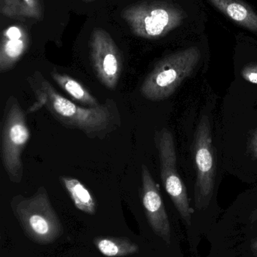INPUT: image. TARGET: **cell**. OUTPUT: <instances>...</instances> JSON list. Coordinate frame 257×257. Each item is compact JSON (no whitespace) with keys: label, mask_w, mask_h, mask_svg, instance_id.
<instances>
[{"label":"cell","mask_w":257,"mask_h":257,"mask_svg":"<svg viewBox=\"0 0 257 257\" xmlns=\"http://www.w3.org/2000/svg\"><path fill=\"white\" fill-rule=\"evenodd\" d=\"M27 81L36 97L27 113L43 107L60 124L79 130L92 139L102 140L122 125L120 111L114 99H107L97 108H89L62 96L41 72H35Z\"/></svg>","instance_id":"obj_1"},{"label":"cell","mask_w":257,"mask_h":257,"mask_svg":"<svg viewBox=\"0 0 257 257\" xmlns=\"http://www.w3.org/2000/svg\"><path fill=\"white\" fill-rule=\"evenodd\" d=\"M10 205L24 235L30 241L48 245L63 235V224L45 187H39L30 197L14 196Z\"/></svg>","instance_id":"obj_2"},{"label":"cell","mask_w":257,"mask_h":257,"mask_svg":"<svg viewBox=\"0 0 257 257\" xmlns=\"http://www.w3.org/2000/svg\"><path fill=\"white\" fill-rule=\"evenodd\" d=\"M201 57L202 53L196 46L169 54L160 60L145 78L140 87L142 96L152 102L167 99L186 78L191 76Z\"/></svg>","instance_id":"obj_3"},{"label":"cell","mask_w":257,"mask_h":257,"mask_svg":"<svg viewBox=\"0 0 257 257\" xmlns=\"http://www.w3.org/2000/svg\"><path fill=\"white\" fill-rule=\"evenodd\" d=\"M26 114L15 96L8 98L1 123V160L11 182L19 184L24 176L21 155L30 139Z\"/></svg>","instance_id":"obj_4"},{"label":"cell","mask_w":257,"mask_h":257,"mask_svg":"<svg viewBox=\"0 0 257 257\" xmlns=\"http://www.w3.org/2000/svg\"><path fill=\"white\" fill-rule=\"evenodd\" d=\"M187 17L182 8L164 1L140 3L123 12V18L133 33L149 39L166 36L182 26Z\"/></svg>","instance_id":"obj_5"},{"label":"cell","mask_w":257,"mask_h":257,"mask_svg":"<svg viewBox=\"0 0 257 257\" xmlns=\"http://www.w3.org/2000/svg\"><path fill=\"white\" fill-rule=\"evenodd\" d=\"M160 161V174L163 186L183 221L188 227L192 226L193 210L190 206L187 189L177 169L175 139L170 130L163 128L155 134Z\"/></svg>","instance_id":"obj_6"},{"label":"cell","mask_w":257,"mask_h":257,"mask_svg":"<svg viewBox=\"0 0 257 257\" xmlns=\"http://www.w3.org/2000/svg\"><path fill=\"white\" fill-rule=\"evenodd\" d=\"M194 155L197 169L195 203L197 209L201 211L209 205L215 185L216 168L211 126L206 116L202 117L196 130Z\"/></svg>","instance_id":"obj_7"},{"label":"cell","mask_w":257,"mask_h":257,"mask_svg":"<svg viewBox=\"0 0 257 257\" xmlns=\"http://www.w3.org/2000/svg\"><path fill=\"white\" fill-rule=\"evenodd\" d=\"M92 66L106 88L115 90L123 70L122 55L111 36L101 29L94 30L90 40Z\"/></svg>","instance_id":"obj_8"},{"label":"cell","mask_w":257,"mask_h":257,"mask_svg":"<svg viewBox=\"0 0 257 257\" xmlns=\"http://www.w3.org/2000/svg\"><path fill=\"white\" fill-rule=\"evenodd\" d=\"M141 198L148 223L157 236L167 245L172 241L170 220L160 193L158 184L154 181L147 166H141Z\"/></svg>","instance_id":"obj_9"},{"label":"cell","mask_w":257,"mask_h":257,"mask_svg":"<svg viewBox=\"0 0 257 257\" xmlns=\"http://www.w3.org/2000/svg\"><path fill=\"white\" fill-rule=\"evenodd\" d=\"M29 47L27 33L18 26L4 30L0 47V73L12 70Z\"/></svg>","instance_id":"obj_10"},{"label":"cell","mask_w":257,"mask_h":257,"mask_svg":"<svg viewBox=\"0 0 257 257\" xmlns=\"http://www.w3.org/2000/svg\"><path fill=\"white\" fill-rule=\"evenodd\" d=\"M227 18L257 34V13L243 0H208Z\"/></svg>","instance_id":"obj_11"},{"label":"cell","mask_w":257,"mask_h":257,"mask_svg":"<svg viewBox=\"0 0 257 257\" xmlns=\"http://www.w3.org/2000/svg\"><path fill=\"white\" fill-rule=\"evenodd\" d=\"M60 180L77 209L89 215L96 214L97 201L79 180L69 176L60 177Z\"/></svg>","instance_id":"obj_12"},{"label":"cell","mask_w":257,"mask_h":257,"mask_svg":"<svg viewBox=\"0 0 257 257\" xmlns=\"http://www.w3.org/2000/svg\"><path fill=\"white\" fill-rule=\"evenodd\" d=\"M53 81L66 92L72 99L81 104L82 106L89 108H97L101 105L98 99L92 94L90 91L81 84L68 75L59 73L56 71L51 72Z\"/></svg>","instance_id":"obj_13"},{"label":"cell","mask_w":257,"mask_h":257,"mask_svg":"<svg viewBox=\"0 0 257 257\" xmlns=\"http://www.w3.org/2000/svg\"><path fill=\"white\" fill-rule=\"evenodd\" d=\"M94 244L107 257H124L138 253L139 246L127 237H97Z\"/></svg>","instance_id":"obj_14"},{"label":"cell","mask_w":257,"mask_h":257,"mask_svg":"<svg viewBox=\"0 0 257 257\" xmlns=\"http://www.w3.org/2000/svg\"><path fill=\"white\" fill-rule=\"evenodd\" d=\"M2 13L9 17L39 18L41 9L38 0H1Z\"/></svg>","instance_id":"obj_15"},{"label":"cell","mask_w":257,"mask_h":257,"mask_svg":"<svg viewBox=\"0 0 257 257\" xmlns=\"http://www.w3.org/2000/svg\"><path fill=\"white\" fill-rule=\"evenodd\" d=\"M241 75L245 81L257 84V64H250L243 68Z\"/></svg>","instance_id":"obj_16"},{"label":"cell","mask_w":257,"mask_h":257,"mask_svg":"<svg viewBox=\"0 0 257 257\" xmlns=\"http://www.w3.org/2000/svg\"><path fill=\"white\" fill-rule=\"evenodd\" d=\"M250 148L253 155L257 158V128L253 132L250 137Z\"/></svg>","instance_id":"obj_17"},{"label":"cell","mask_w":257,"mask_h":257,"mask_svg":"<svg viewBox=\"0 0 257 257\" xmlns=\"http://www.w3.org/2000/svg\"><path fill=\"white\" fill-rule=\"evenodd\" d=\"M252 248H253V251H254L257 255V241H255V242L253 243V247H252Z\"/></svg>","instance_id":"obj_18"}]
</instances>
